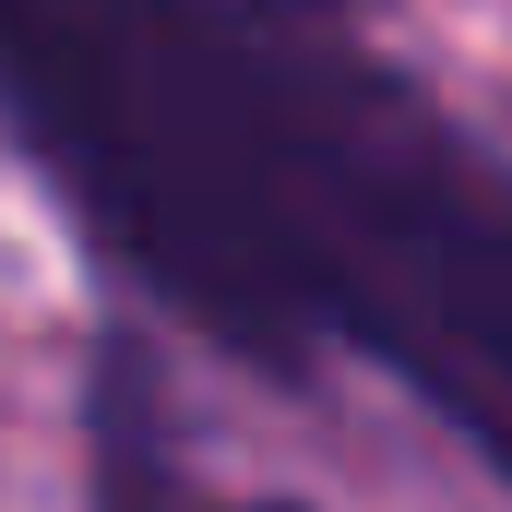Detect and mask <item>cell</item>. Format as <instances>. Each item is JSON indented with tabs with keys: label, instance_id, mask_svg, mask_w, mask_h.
I'll use <instances>...</instances> for the list:
<instances>
[{
	"label": "cell",
	"instance_id": "obj_1",
	"mask_svg": "<svg viewBox=\"0 0 512 512\" xmlns=\"http://www.w3.org/2000/svg\"><path fill=\"white\" fill-rule=\"evenodd\" d=\"M108 512H155L143 465H131V441H120V465H108ZM239 512H298V501H239Z\"/></svg>",
	"mask_w": 512,
	"mask_h": 512
}]
</instances>
